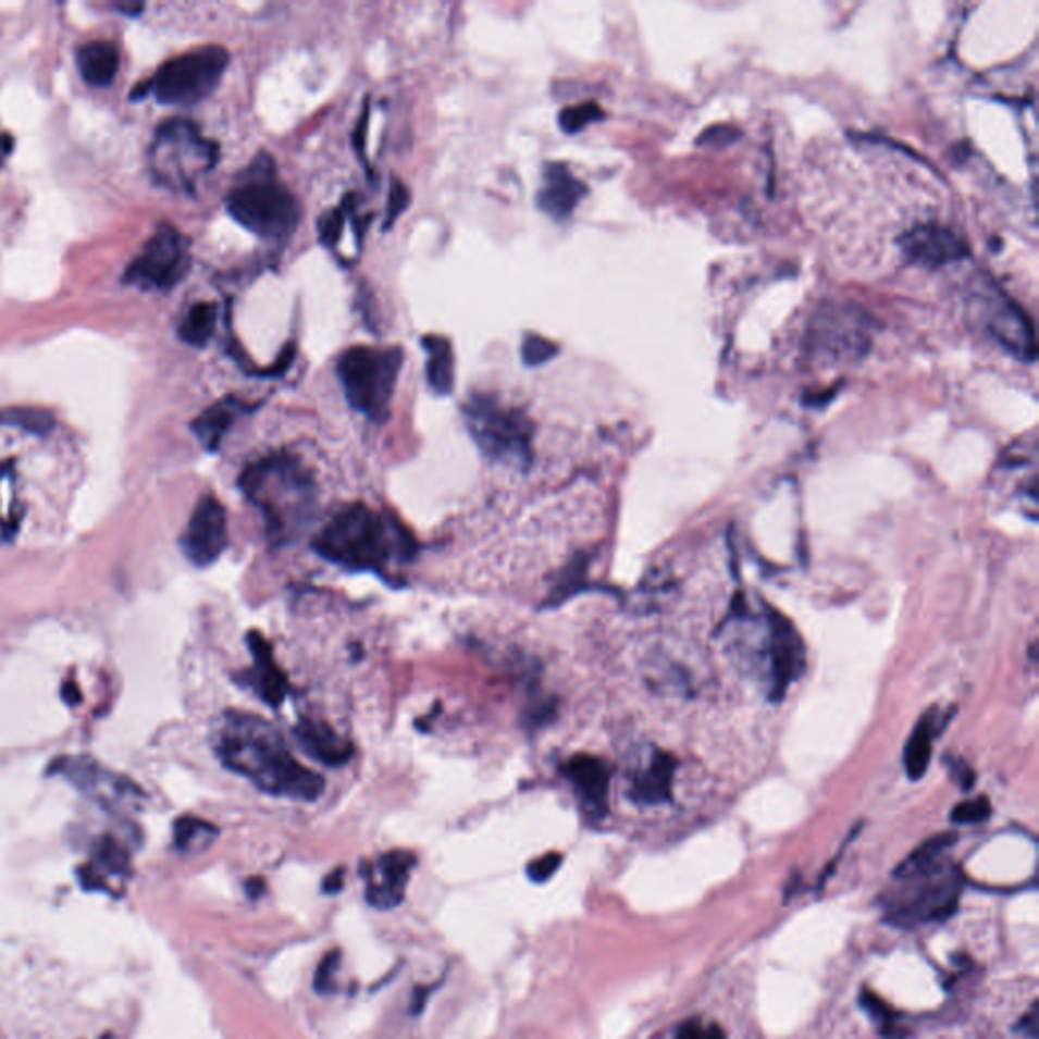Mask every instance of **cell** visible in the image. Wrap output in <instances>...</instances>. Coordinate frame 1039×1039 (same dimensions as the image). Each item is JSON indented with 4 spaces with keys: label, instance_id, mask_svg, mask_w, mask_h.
<instances>
[{
    "label": "cell",
    "instance_id": "obj_29",
    "mask_svg": "<svg viewBox=\"0 0 1039 1039\" xmlns=\"http://www.w3.org/2000/svg\"><path fill=\"white\" fill-rule=\"evenodd\" d=\"M589 557L587 555H577L569 560V565L560 571L551 589L544 607L553 609L562 603L569 602L574 595H579L583 589L587 587Z\"/></svg>",
    "mask_w": 1039,
    "mask_h": 1039
},
{
    "label": "cell",
    "instance_id": "obj_16",
    "mask_svg": "<svg viewBox=\"0 0 1039 1039\" xmlns=\"http://www.w3.org/2000/svg\"><path fill=\"white\" fill-rule=\"evenodd\" d=\"M417 867V857L410 851H388L374 863H363L366 900L380 910H391L405 900L408 879Z\"/></svg>",
    "mask_w": 1039,
    "mask_h": 1039
},
{
    "label": "cell",
    "instance_id": "obj_3",
    "mask_svg": "<svg viewBox=\"0 0 1039 1039\" xmlns=\"http://www.w3.org/2000/svg\"><path fill=\"white\" fill-rule=\"evenodd\" d=\"M238 487L262 516L272 546L293 543L316 510V478L293 453H271L248 463Z\"/></svg>",
    "mask_w": 1039,
    "mask_h": 1039
},
{
    "label": "cell",
    "instance_id": "obj_18",
    "mask_svg": "<svg viewBox=\"0 0 1039 1039\" xmlns=\"http://www.w3.org/2000/svg\"><path fill=\"white\" fill-rule=\"evenodd\" d=\"M562 776L571 782L581 808L587 816L602 820L609 811V786L611 769L595 755H572L562 766Z\"/></svg>",
    "mask_w": 1039,
    "mask_h": 1039
},
{
    "label": "cell",
    "instance_id": "obj_8",
    "mask_svg": "<svg viewBox=\"0 0 1039 1039\" xmlns=\"http://www.w3.org/2000/svg\"><path fill=\"white\" fill-rule=\"evenodd\" d=\"M874 319L863 309L829 302L816 309L808 332L806 349L820 363H844L861 360L871 347Z\"/></svg>",
    "mask_w": 1039,
    "mask_h": 1039
},
{
    "label": "cell",
    "instance_id": "obj_5",
    "mask_svg": "<svg viewBox=\"0 0 1039 1039\" xmlns=\"http://www.w3.org/2000/svg\"><path fill=\"white\" fill-rule=\"evenodd\" d=\"M463 417L469 435L490 459L528 471L534 459V422L522 408L492 394H471Z\"/></svg>",
    "mask_w": 1039,
    "mask_h": 1039
},
{
    "label": "cell",
    "instance_id": "obj_37",
    "mask_svg": "<svg viewBox=\"0 0 1039 1039\" xmlns=\"http://www.w3.org/2000/svg\"><path fill=\"white\" fill-rule=\"evenodd\" d=\"M339 963H342L339 950H332L323 956V961L317 966L316 980H313L317 993H332L333 987H335L333 979H335Z\"/></svg>",
    "mask_w": 1039,
    "mask_h": 1039
},
{
    "label": "cell",
    "instance_id": "obj_1",
    "mask_svg": "<svg viewBox=\"0 0 1039 1039\" xmlns=\"http://www.w3.org/2000/svg\"><path fill=\"white\" fill-rule=\"evenodd\" d=\"M213 747L227 769L274 799L316 802L325 792L323 776L305 768L290 754L279 729L255 713L226 710L218 723Z\"/></svg>",
    "mask_w": 1039,
    "mask_h": 1039
},
{
    "label": "cell",
    "instance_id": "obj_2",
    "mask_svg": "<svg viewBox=\"0 0 1039 1039\" xmlns=\"http://www.w3.org/2000/svg\"><path fill=\"white\" fill-rule=\"evenodd\" d=\"M319 557L346 571L391 577L392 562L415 558L417 543L388 514L374 512L366 504H349L333 514L313 539Z\"/></svg>",
    "mask_w": 1039,
    "mask_h": 1039
},
{
    "label": "cell",
    "instance_id": "obj_7",
    "mask_svg": "<svg viewBox=\"0 0 1039 1039\" xmlns=\"http://www.w3.org/2000/svg\"><path fill=\"white\" fill-rule=\"evenodd\" d=\"M220 147L187 119H169L152 143V175L173 191H194L196 183L218 163Z\"/></svg>",
    "mask_w": 1039,
    "mask_h": 1039
},
{
    "label": "cell",
    "instance_id": "obj_35",
    "mask_svg": "<svg viewBox=\"0 0 1039 1039\" xmlns=\"http://www.w3.org/2000/svg\"><path fill=\"white\" fill-rule=\"evenodd\" d=\"M347 222V201L344 208H335V210H330L325 215H321L319 220V240L323 242L327 248H335L342 236H344V230H346Z\"/></svg>",
    "mask_w": 1039,
    "mask_h": 1039
},
{
    "label": "cell",
    "instance_id": "obj_30",
    "mask_svg": "<svg viewBox=\"0 0 1039 1039\" xmlns=\"http://www.w3.org/2000/svg\"><path fill=\"white\" fill-rule=\"evenodd\" d=\"M220 830L203 818L197 816H182L173 825V841L183 853H199L206 851L215 839Z\"/></svg>",
    "mask_w": 1039,
    "mask_h": 1039
},
{
    "label": "cell",
    "instance_id": "obj_23",
    "mask_svg": "<svg viewBox=\"0 0 1039 1039\" xmlns=\"http://www.w3.org/2000/svg\"><path fill=\"white\" fill-rule=\"evenodd\" d=\"M255 408V405L242 400L238 396H224L191 422V431L208 452H218L234 422L250 415Z\"/></svg>",
    "mask_w": 1039,
    "mask_h": 1039
},
{
    "label": "cell",
    "instance_id": "obj_40",
    "mask_svg": "<svg viewBox=\"0 0 1039 1039\" xmlns=\"http://www.w3.org/2000/svg\"><path fill=\"white\" fill-rule=\"evenodd\" d=\"M861 1005L874 1015L875 1022H879V1024L886 1025V1027L891 1024L893 1013H891V1010H889L888 1005H886L879 997H875L874 993L865 991V993L861 994Z\"/></svg>",
    "mask_w": 1039,
    "mask_h": 1039
},
{
    "label": "cell",
    "instance_id": "obj_20",
    "mask_svg": "<svg viewBox=\"0 0 1039 1039\" xmlns=\"http://www.w3.org/2000/svg\"><path fill=\"white\" fill-rule=\"evenodd\" d=\"M587 196V185L577 180L565 163H548L543 171V185L536 194V206L548 218L562 222Z\"/></svg>",
    "mask_w": 1039,
    "mask_h": 1039
},
{
    "label": "cell",
    "instance_id": "obj_44",
    "mask_svg": "<svg viewBox=\"0 0 1039 1039\" xmlns=\"http://www.w3.org/2000/svg\"><path fill=\"white\" fill-rule=\"evenodd\" d=\"M344 888V869H335L323 879V891L325 893H337Z\"/></svg>",
    "mask_w": 1039,
    "mask_h": 1039
},
{
    "label": "cell",
    "instance_id": "obj_13",
    "mask_svg": "<svg viewBox=\"0 0 1039 1039\" xmlns=\"http://www.w3.org/2000/svg\"><path fill=\"white\" fill-rule=\"evenodd\" d=\"M185 558L196 567H210L227 546L226 508L218 497L203 496L180 539Z\"/></svg>",
    "mask_w": 1039,
    "mask_h": 1039
},
{
    "label": "cell",
    "instance_id": "obj_43",
    "mask_svg": "<svg viewBox=\"0 0 1039 1039\" xmlns=\"http://www.w3.org/2000/svg\"><path fill=\"white\" fill-rule=\"evenodd\" d=\"M678 1039H707V1029H703L698 1022H689L680 1027Z\"/></svg>",
    "mask_w": 1039,
    "mask_h": 1039
},
{
    "label": "cell",
    "instance_id": "obj_26",
    "mask_svg": "<svg viewBox=\"0 0 1039 1039\" xmlns=\"http://www.w3.org/2000/svg\"><path fill=\"white\" fill-rule=\"evenodd\" d=\"M422 347L426 351V384L429 388L447 396L455 388V351L449 337L424 335Z\"/></svg>",
    "mask_w": 1039,
    "mask_h": 1039
},
{
    "label": "cell",
    "instance_id": "obj_21",
    "mask_svg": "<svg viewBox=\"0 0 1039 1039\" xmlns=\"http://www.w3.org/2000/svg\"><path fill=\"white\" fill-rule=\"evenodd\" d=\"M293 735L305 754L327 768H342L356 754L354 743L321 719L301 717L293 729Z\"/></svg>",
    "mask_w": 1039,
    "mask_h": 1039
},
{
    "label": "cell",
    "instance_id": "obj_38",
    "mask_svg": "<svg viewBox=\"0 0 1039 1039\" xmlns=\"http://www.w3.org/2000/svg\"><path fill=\"white\" fill-rule=\"evenodd\" d=\"M562 865V855L560 853H546L543 857L534 858L527 867V875L530 881L534 883H544L553 875L557 874L558 867Z\"/></svg>",
    "mask_w": 1039,
    "mask_h": 1039
},
{
    "label": "cell",
    "instance_id": "obj_17",
    "mask_svg": "<svg viewBox=\"0 0 1039 1039\" xmlns=\"http://www.w3.org/2000/svg\"><path fill=\"white\" fill-rule=\"evenodd\" d=\"M246 644L255 663L248 670L238 675V682L257 694L264 705L272 708L281 707L288 696L290 684H288L285 670L274 658L271 642L262 633L252 630L246 635Z\"/></svg>",
    "mask_w": 1039,
    "mask_h": 1039
},
{
    "label": "cell",
    "instance_id": "obj_12",
    "mask_svg": "<svg viewBox=\"0 0 1039 1039\" xmlns=\"http://www.w3.org/2000/svg\"><path fill=\"white\" fill-rule=\"evenodd\" d=\"M768 630L769 696L782 701L806 670V646L796 626L774 607L768 609Z\"/></svg>",
    "mask_w": 1039,
    "mask_h": 1039
},
{
    "label": "cell",
    "instance_id": "obj_45",
    "mask_svg": "<svg viewBox=\"0 0 1039 1039\" xmlns=\"http://www.w3.org/2000/svg\"><path fill=\"white\" fill-rule=\"evenodd\" d=\"M707 1039H727V1036L719 1025H710L707 1029Z\"/></svg>",
    "mask_w": 1039,
    "mask_h": 1039
},
{
    "label": "cell",
    "instance_id": "obj_28",
    "mask_svg": "<svg viewBox=\"0 0 1039 1039\" xmlns=\"http://www.w3.org/2000/svg\"><path fill=\"white\" fill-rule=\"evenodd\" d=\"M215 325H218V305L196 302L180 325V337L187 346H208L215 333Z\"/></svg>",
    "mask_w": 1039,
    "mask_h": 1039
},
{
    "label": "cell",
    "instance_id": "obj_27",
    "mask_svg": "<svg viewBox=\"0 0 1039 1039\" xmlns=\"http://www.w3.org/2000/svg\"><path fill=\"white\" fill-rule=\"evenodd\" d=\"M23 502L18 496V478L13 461L0 466V534L13 541L23 520Z\"/></svg>",
    "mask_w": 1039,
    "mask_h": 1039
},
{
    "label": "cell",
    "instance_id": "obj_22",
    "mask_svg": "<svg viewBox=\"0 0 1039 1039\" xmlns=\"http://www.w3.org/2000/svg\"><path fill=\"white\" fill-rule=\"evenodd\" d=\"M77 875L82 888L112 893L108 879H126L131 875V853L119 839L106 834L94 844L90 863L79 867Z\"/></svg>",
    "mask_w": 1039,
    "mask_h": 1039
},
{
    "label": "cell",
    "instance_id": "obj_11",
    "mask_svg": "<svg viewBox=\"0 0 1039 1039\" xmlns=\"http://www.w3.org/2000/svg\"><path fill=\"white\" fill-rule=\"evenodd\" d=\"M51 776H61L63 780L74 783L79 792L98 800L104 806H133L143 799V792L136 783L126 780L121 774L102 768L90 757H58L51 768Z\"/></svg>",
    "mask_w": 1039,
    "mask_h": 1039
},
{
    "label": "cell",
    "instance_id": "obj_33",
    "mask_svg": "<svg viewBox=\"0 0 1039 1039\" xmlns=\"http://www.w3.org/2000/svg\"><path fill=\"white\" fill-rule=\"evenodd\" d=\"M603 116H605V114H603V110L597 102H583V104L562 108L560 114H558V126H560L567 135H577V133H581L589 124L603 121Z\"/></svg>",
    "mask_w": 1039,
    "mask_h": 1039
},
{
    "label": "cell",
    "instance_id": "obj_31",
    "mask_svg": "<svg viewBox=\"0 0 1039 1039\" xmlns=\"http://www.w3.org/2000/svg\"><path fill=\"white\" fill-rule=\"evenodd\" d=\"M0 424L15 426L30 435H49L55 426V419L46 408L7 407L0 408Z\"/></svg>",
    "mask_w": 1039,
    "mask_h": 1039
},
{
    "label": "cell",
    "instance_id": "obj_36",
    "mask_svg": "<svg viewBox=\"0 0 1039 1039\" xmlns=\"http://www.w3.org/2000/svg\"><path fill=\"white\" fill-rule=\"evenodd\" d=\"M989 816H991V802L987 796H979V799L956 804L950 813V820L954 825H977V822H985Z\"/></svg>",
    "mask_w": 1039,
    "mask_h": 1039
},
{
    "label": "cell",
    "instance_id": "obj_25",
    "mask_svg": "<svg viewBox=\"0 0 1039 1039\" xmlns=\"http://www.w3.org/2000/svg\"><path fill=\"white\" fill-rule=\"evenodd\" d=\"M121 65L119 47L112 41H90L77 51L79 74L94 88H106L114 82Z\"/></svg>",
    "mask_w": 1039,
    "mask_h": 1039
},
{
    "label": "cell",
    "instance_id": "obj_32",
    "mask_svg": "<svg viewBox=\"0 0 1039 1039\" xmlns=\"http://www.w3.org/2000/svg\"><path fill=\"white\" fill-rule=\"evenodd\" d=\"M954 843H956V834L952 832L936 834L930 841L919 844L918 849L905 858L904 863L895 869V877H914L919 871L930 869L936 858L940 857L944 851H949Z\"/></svg>",
    "mask_w": 1039,
    "mask_h": 1039
},
{
    "label": "cell",
    "instance_id": "obj_19",
    "mask_svg": "<svg viewBox=\"0 0 1039 1039\" xmlns=\"http://www.w3.org/2000/svg\"><path fill=\"white\" fill-rule=\"evenodd\" d=\"M677 766L675 755L652 750L646 762L630 774V783H628L630 800L644 806H658V804L670 802Z\"/></svg>",
    "mask_w": 1039,
    "mask_h": 1039
},
{
    "label": "cell",
    "instance_id": "obj_39",
    "mask_svg": "<svg viewBox=\"0 0 1039 1039\" xmlns=\"http://www.w3.org/2000/svg\"><path fill=\"white\" fill-rule=\"evenodd\" d=\"M410 203V194H408L407 187L398 180L392 182L391 187V197H388V218H386V227H391L394 224V220L407 210V206Z\"/></svg>",
    "mask_w": 1039,
    "mask_h": 1039
},
{
    "label": "cell",
    "instance_id": "obj_34",
    "mask_svg": "<svg viewBox=\"0 0 1039 1039\" xmlns=\"http://www.w3.org/2000/svg\"><path fill=\"white\" fill-rule=\"evenodd\" d=\"M520 354H522V362L530 366V368H536V366L551 362L558 354V346L555 342L543 337V335L530 332L524 333Z\"/></svg>",
    "mask_w": 1039,
    "mask_h": 1039
},
{
    "label": "cell",
    "instance_id": "obj_42",
    "mask_svg": "<svg viewBox=\"0 0 1039 1039\" xmlns=\"http://www.w3.org/2000/svg\"><path fill=\"white\" fill-rule=\"evenodd\" d=\"M244 889H246V895H248L250 900H260V898L267 893V881H264L262 877H250V879L246 881Z\"/></svg>",
    "mask_w": 1039,
    "mask_h": 1039
},
{
    "label": "cell",
    "instance_id": "obj_10",
    "mask_svg": "<svg viewBox=\"0 0 1039 1039\" xmlns=\"http://www.w3.org/2000/svg\"><path fill=\"white\" fill-rule=\"evenodd\" d=\"M189 269V240L177 227L161 224L128 271L124 272V281L149 290H169L182 283Z\"/></svg>",
    "mask_w": 1039,
    "mask_h": 1039
},
{
    "label": "cell",
    "instance_id": "obj_4",
    "mask_svg": "<svg viewBox=\"0 0 1039 1039\" xmlns=\"http://www.w3.org/2000/svg\"><path fill=\"white\" fill-rule=\"evenodd\" d=\"M230 215L262 238H286L301 220V203L276 177L271 154L260 152L226 197Z\"/></svg>",
    "mask_w": 1039,
    "mask_h": 1039
},
{
    "label": "cell",
    "instance_id": "obj_24",
    "mask_svg": "<svg viewBox=\"0 0 1039 1039\" xmlns=\"http://www.w3.org/2000/svg\"><path fill=\"white\" fill-rule=\"evenodd\" d=\"M940 715L938 708H930L919 717L912 735L907 739L904 750V768L910 780L918 782L930 768V759L935 752V741L940 731Z\"/></svg>",
    "mask_w": 1039,
    "mask_h": 1039
},
{
    "label": "cell",
    "instance_id": "obj_41",
    "mask_svg": "<svg viewBox=\"0 0 1039 1039\" xmlns=\"http://www.w3.org/2000/svg\"><path fill=\"white\" fill-rule=\"evenodd\" d=\"M950 774H952V778H954L956 782L963 786V790H968V788L975 783V780H977L975 774H973V769L968 768L961 759H956V762L950 764Z\"/></svg>",
    "mask_w": 1039,
    "mask_h": 1039
},
{
    "label": "cell",
    "instance_id": "obj_6",
    "mask_svg": "<svg viewBox=\"0 0 1039 1039\" xmlns=\"http://www.w3.org/2000/svg\"><path fill=\"white\" fill-rule=\"evenodd\" d=\"M403 362V347L356 346L346 349L337 360V376L349 407L370 421H388Z\"/></svg>",
    "mask_w": 1039,
    "mask_h": 1039
},
{
    "label": "cell",
    "instance_id": "obj_14",
    "mask_svg": "<svg viewBox=\"0 0 1039 1039\" xmlns=\"http://www.w3.org/2000/svg\"><path fill=\"white\" fill-rule=\"evenodd\" d=\"M898 244L910 264L928 271H938L970 255L968 244L958 232L936 222L910 227L900 236Z\"/></svg>",
    "mask_w": 1039,
    "mask_h": 1039
},
{
    "label": "cell",
    "instance_id": "obj_9",
    "mask_svg": "<svg viewBox=\"0 0 1039 1039\" xmlns=\"http://www.w3.org/2000/svg\"><path fill=\"white\" fill-rule=\"evenodd\" d=\"M227 61L230 55L224 47H199L166 61L147 86L161 104L194 106L218 88Z\"/></svg>",
    "mask_w": 1039,
    "mask_h": 1039
},
{
    "label": "cell",
    "instance_id": "obj_15",
    "mask_svg": "<svg viewBox=\"0 0 1039 1039\" xmlns=\"http://www.w3.org/2000/svg\"><path fill=\"white\" fill-rule=\"evenodd\" d=\"M985 321L994 339L1013 354L1017 360L1031 362L1036 358V335L1029 317L1017 302L1011 301L1001 290L985 297Z\"/></svg>",
    "mask_w": 1039,
    "mask_h": 1039
}]
</instances>
